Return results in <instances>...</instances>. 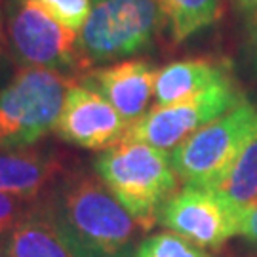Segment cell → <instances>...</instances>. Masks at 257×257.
<instances>
[{
	"label": "cell",
	"mask_w": 257,
	"mask_h": 257,
	"mask_svg": "<svg viewBox=\"0 0 257 257\" xmlns=\"http://www.w3.org/2000/svg\"><path fill=\"white\" fill-rule=\"evenodd\" d=\"M158 4L175 42L211 27L223 14V0H158Z\"/></svg>",
	"instance_id": "5bb4252c"
},
{
	"label": "cell",
	"mask_w": 257,
	"mask_h": 257,
	"mask_svg": "<svg viewBox=\"0 0 257 257\" xmlns=\"http://www.w3.org/2000/svg\"><path fill=\"white\" fill-rule=\"evenodd\" d=\"M8 55V40H6V21H4V10L0 6V65L4 63Z\"/></svg>",
	"instance_id": "44dd1931"
},
{
	"label": "cell",
	"mask_w": 257,
	"mask_h": 257,
	"mask_svg": "<svg viewBox=\"0 0 257 257\" xmlns=\"http://www.w3.org/2000/svg\"><path fill=\"white\" fill-rule=\"evenodd\" d=\"M69 168L54 151L0 147V193L40 198Z\"/></svg>",
	"instance_id": "8fae6325"
},
{
	"label": "cell",
	"mask_w": 257,
	"mask_h": 257,
	"mask_svg": "<svg viewBox=\"0 0 257 257\" xmlns=\"http://www.w3.org/2000/svg\"><path fill=\"white\" fill-rule=\"evenodd\" d=\"M242 210L217 189L181 187L162 206L158 223L208 251L240 236Z\"/></svg>",
	"instance_id": "ba28073f"
},
{
	"label": "cell",
	"mask_w": 257,
	"mask_h": 257,
	"mask_svg": "<svg viewBox=\"0 0 257 257\" xmlns=\"http://www.w3.org/2000/svg\"><path fill=\"white\" fill-rule=\"evenodd\" d=\"M242 101L244 97L230 76L193 99L166 107H151L147 114L130 126L122 141H138L158 151L172 153L185 139L238 107Z\"/></svg>",
	"instance_id": "52a82bcc"
},
{
	"label": "cell",
	"mask_w": 257,
	"mask_h": 257,
	"mask_svg": "<svg viewBox=\"0 0 257 257\" xmlns=\"http://www.w3.org/2000/svg\"><path fill=\"white\" fill-rule=\"evenodd\" d=\"M128 128V122L101 93L76 82L67 93L55 132L65 143L103 153L118 145Z\"/></svg>",
	"instance_id": "9c48e42d"
},
{
	"label": "cell",
	"mask_w": 257,
	"mask_h": 257,
	"mask_svg": "<svg viewBox=\"0 0 257 257\" xmlns=\"http://www.w3.org/2000/svg\"><path fill=\"white\" fill-rule=\"evenodd\" d=\"M230 78L225 67L210 59H183L166 65L158 71L155 99L158 107L193 99L211 86Z\"/></svg>",
	"instance_id": "7c38bea8"
},
{
	"label": "cell",
	"mask_w": 257,
	"mask_h": 257,
	"mask_svg": "<svg viewBox=\"0 0 257 257\" xmlns=\"http://www.w3.org/2000/svg\"><path fill=\"white\" fill-rule=\"evenodd\" d=\"M93 172L141 230H151L158 223L162 206L181 183L170 153L138 141H120L103 151L93 160Z\"/></svg>",
	"instance_id": "7a4b0ae2"
},
{
	"label": "cell",
	"mask_w": 257,
	"mask_h": 257,
	"mask_svg": "<svg viewBox=\"0 0 257 257\" xmlns=\"http://www.w3.org/2000/svg\"><path fill=\"white\" fill-rule=\"evenodd\" d=\"M134 257H211L206 249L174 232H158L141 240Z\"/></svg>",
	"instance_id": "2e32d148"
},
{
	"label": "cell",
	"mask_w": 257,
	"mask_h": 257,
	"mask_svg": "<svg viewBox=\"0 0 257 257\" xmlns=\"http://www.w3.org/2000/svg\"><path fill=\"white\" fill-rule=\"evenodd\" d=\"M217 191L240 208L257 202V138L244 149Z\"/></svg>",
	"instance_id": "9a60e30c"
},
{
	"label": "cell",
	"mask_w": 257,
	"mask_h": 257,
	"mask_svg": "<svg viewBox=\"0 0 257 257\" xmlns=\"http://www.w3.org/2000/svg\"><path fill=\"white\" fill-rule=\"evenodd\" d=\"M40 204L76 257H134L139 225L95 172L69 168Z\"/></svg>",
	"instance_id": "6da1fadb"
},
{
	"label": "cell",
	"mask_w": 257,
	"mask_h": 257,
	"mask_svg": "<svg viewBox=\"0 0 257 257\" xmlns=\"http://www.w3.org/2000/svg\"><path fill=\"white\" fill-rule=\"evenodd\" d=\"M232 2L244 14V18L251 23V27L255 29L257 35V0H232Z\"/></svg>",
	"instance_id": "ffe728a7"
},
{
	"label": "cell",
	"mask_w": 257,
	"mask_h": 257,
	"mask_svg": "<svg viewBox=\"0 0 257 257\" xmlns=\"http://www.w3.org/2000/svg\"><path fill=\"white\" fill-rule=\"evenodd\" d=\"M6 257H76L38 198L6 236Z\"/></svg>",
	"instance_id": "4fadbf2b"
},
{
	"label": "cell",
	"mask_w": 257,
	"mask_h": 257,
	"mask_svg": "<svg viewBox=\"0 0 257 257\" xmlns=\"http://www.w3.org/2000/svg\"><path fill=\"white\" fill-rule=\"evenodd\" d=\"M255 138L257 105L244 99L174 149L172 166L183 187L217 189Z\"/></svg>",
	"instance_id": "5b68a950"
},
{
	"label": "cell",
	"mask_w": 257,
	"mask_h": 257,
	"mask_svg": "<svg viewBox=\"0 0 257 257\" xmlns=\"http://www.w3.org/2000/svg\"><path fill=\"white\" fill-rule=\"evenodd\" d=\"M156 76L158 69L145 59H124L92 71L84 84L101 93L132 126L151 109Z\"/></svg>",
	"instance_id": "30bf717a"
},
{
	"label": "cell",
	"mask_w": 257,
	"mask_h": 257,
	"mask_svg": "<svg viewBox=\"0 0 257 257\" xmlns=\"http://www.w3.org/2000/svg\"><path fill=\"white\" fill-rule=\"evenodd\" d=\"M0 257H6V236H0Z\"/></svg>",
	"instance_id": "7402d4cb"
},
{
	"label": "cell",
	"mask_w": 257,
	"mask_h": 257,
	"mask_svg": "<svg viewBox=\"0 0 257 257\" xmlns=\"http://www.w3.org/2000/svg\"><path fill=\"white\" fill-rule=\"evenodd\" d=\"M4 21L8 54L19 69H84L78 33L63 27L37 0H10Z\"/></svg>",
	"instance_id": "8992f818"
},
{
	"label": "cell",
	"mask_w": 257,
	"mask_h": 257,
	"mask_svg": "<svg viewBox=\"0 0 257 257\" xmlns=\"http://www.w3.org/2000/svg\"><path fill=\"white\" fill-rule=\"evenodd\" d=\"M240 236L246 240L249 246L257 249V202L249 204L242 210Z\"/></svg>",
	"instance_id": "d6986e66"
},
{
	"label": "cell",
	"mask_w": 257,
	"mask_h": 257,
	"mask_svg": "<svg viewBox=\"0 0 257 257\" xmlns=\"http://www.w3.org/2000/svg\"><path fill=\"white\" fill-rule=\"evenodd\" d=\"M164 27L158 0H92V12L78 33L82 67L139 54Z\"/></svg>",
	"instance_id": "277c9868"
},
{
	"label": "cell",
	"mask_w": 257,
	"mask_h": 257,
	"mask_svg": "<svg viewBox=\"0 0 257 257\" xmlns=\"http://www.w3.org/2000/svg\"><path fill=\"white\" fill-rule=\"evenodd\" d=\"M76 80L52 69H19L0 90V147H33L55 132Z\"/></svg>",
	"instance_id": "3957f363"
},
{
	"label": "cell",
	"mask_w": 257,
	"mask_h": 257,
	"mask_svg": "<svg viewBox=\"0 0 257 257\" xmlns=\"http://www.w3.org/2000/svg\"><path fill=\"white\" fill-rule=\"evenodd\" d=\"M63 27L80 33L92 12V0H37Z\"/></svg>",
	"instance_id": "e0dca14e"
},
{
	"label": "cell",
	"mask_w": 257,
	"mask_h": 257,
	"mask_svg": "<svg viewBox=\"0 0 257 257\" xmlns=\"http://www.w3.org/2000/svg\"><path fill=\"white\" fill-rule=\"evenodd\" d=\"M38 198H25L18 194L0 193V236H8L18 227V223L29 211Z\"/></svg>",
	"instance_id": "ac0fdd59"
}]
</instances>
